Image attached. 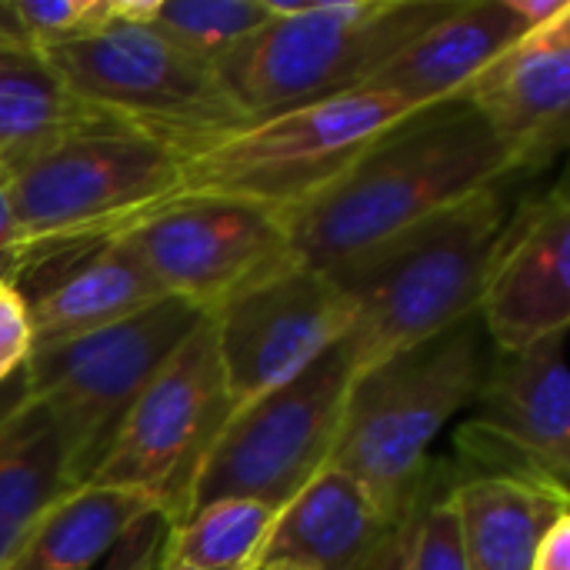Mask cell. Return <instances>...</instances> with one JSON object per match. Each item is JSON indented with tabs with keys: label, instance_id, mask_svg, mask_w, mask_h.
Listing matches in <instances>:
<instances>
[{
	"label": "cell",
	"instance_id": "obj_1",
	"mask_svg": "<svg viewBox=\"0 0 570 570\" xmlns=\"http://www.w3.org/2000/svg\"><path fill=\"white\" fill-rule=\"evenodd\" d=\"M501 180H518L511 154L461 94L421 107L371 140L327 190L284 214L294 261L327 271Z\"/></svg>",
	"mask_w": 570,
	"mask_h": 570
},
{
	"label": "cell",
	"instance_id": "obj_32",
	"mask_svg": "<svg viewBox=\"0 0 570 570\" xmlns=\"http://www.w3.org/2000/svg\"><path fill=\"white\" fill-rule=\"evenodd\" d=\"M407 524V521H404ZM371 570H407V531L401 528L397 538L387 544V551L381 554V561Z\"/></svg>",
	"mask_w": 570,
	"mask_h": 570
},
{
	"label": "cell",
	"instance_id": "obj_17",
	"mask_svg": "<svg viewBox=\"0 0 570 570\" xmlns=\"http://www.w3.org/2000/svg\"><path fill=\"white\" fill-rule=\"evenodd\" d=\"M401 528L377 511L371 494L351 474L327 464L287 508H281L257 564L371 570Z\"/></svg>",
	"mask_w": 570,
	"mask_h": 570
},
{
	"label": "cell",
	"instance_id": "obj_4",
	"mask_svg": "<svg viewBox=\"0 0 570 570\" xmlns=\"http://www.w3.org/2000/svg\"><path fill=\"white\" fill-rule=\"evenodd\" d=\"M458 0H267L271 23L237 43L217 73L254 117L331 100L364 83Z\"/></svg>",
	"mask_w": 570,
	"mask_h": 570
},
{
	"label": "cell",
	"instance_id": "obj_18",
	"mask_svg": "<svg viewBox=\"0 0 570 570\" xmlns=\"http://www.w3.org/2000/svg\"><path fill=\"white\" fill-rule=\"evenodd\" d=\"M528 27L508 0H458L434 27L397 50L364 90H381L411 110L451 100Z\"/></svg>",
	"mask_w": 570,
	"mask_h": 570
},
{
	"label": "cell",
	"instance_id": "obj_20",
	"mask_svg": "<svg viewBox=\"0 0 570 570\" xmlns=\"http://www.w3.org/2000/svg\"><path fill=\"white\" fill-rule=\"evenodd\" d=\"M124 130L67 90L33 47L0 43V174L60 137Z\"/></svg>",
	"mask_w": 570,
	"mask_h": 570
},
{
	"label": "cell",
	"instance_id": "obj_11",
	"mask_svg": "<svg viewBox=\"0 0 570 570\" xmlns=\"http://www.w3.org/2000/svg\"><path fill=\"white\" fill-rule=\"evenodd\" d=\"M124 240L167 297L200 314L297 264L284 214L230 197H174Z\"/></svg>",
	"mask_w": 570,
	"mask_h": 570
},
{
	"label": "cell",
	"instance_id": "obj_16",
	"mask_svg": "<svg viewBox=\"0 0 570 570\" xmlns=\"http://www.w3.org/2000/svg\"><path fill=\"white\" fill-rule=\"evenodd\" d=\"M13 287L27 304L33 351L114 327L167 297L124 234L37 261L17 274Z\"/></svg>",
	"mask_w": 570,
	"mask_h": 570
},
{
	"label": "cell",
	"instance_id": "obj_21",
	"mask_svg": "<svg viewBox=\"0 0 570 570\" xmlns=\"http://www.w3.org/2000/svg\"><path fill=\"white\" fill-rule=\"evenodd\" d=\"M150 511H157V504L140 494L80 484L37 518L0 570H90Z\"/></svg>",
	"mask_w": 570,
	"mask_h": 570
},
{
	"label": "cell",
	"instance_id": "obj_14",
	"mask_svg": "<svg viewBox=\"0 0 570 570\" xmlns=\"http://www.w3.org/2000/svg\"><path fill=\"white\" fill-rule=\"evenodd\" d=\"M481 324L498 354H518L570 321V207L564 184L521 200L501 234Z\"/></svg>",
	"mask_w": 570,
	"mask_h": 570
},
{
	"label": "cell",
	"instance_id": "obj_9",
	"mask_svg": "<svg viewBox=\"0 0 570 570\" xmlns=\"http://www.w3.org/2000/svg\"><path fill=\"white\" fill-rule=\"evenodd\" d=\"M227 421L230 397L207 314L134 401L87 484L140 494L174 528L184 521L197 471Z\"/></svg>",
	"mask_w": 570,
	"mask_h": 570
},
{
	"label": "cell",
	"instance_id": "obj_5",
	"mask_svg": "<svg viewBox=\"0 0 570 570\" xmlns=\"http://www.w3.org/2000/svg\"><path fill=\"white\" fill-rule=\"evenodd\" d=\"M180 167L174 154L130 130L70 134L23 157L0 174L13 207L20 271L120 237L177 197Z\"/></svg>",
	"mask_w": 570,
	"mask_h": 570
},
{
	"label": "cell",
	"instance_id": "obj_12",
	"mask_svg": "<svg viewBox=\"0 0 570 570\" xmlns=\"http://www.w3.org/2000/svg\"><path fill=\"white\" fill-rule=\"evenodd\" d=\"M210 321L237 414L347 341L354 311L324 271L294 264L230 297Z\"/></svg>",
	"mask_w": 570,
	"mask_h": 570
},
{
	"label": "cell",
	"instance_id": "obj_2",
	"mask_svg": "<svg viewBox=\"0 0 570 570\" xmlns=\"http://www.w3.org/2000/svg\"><path fill=\"white\" fill-rule=\"evenodd\" d=\"M511 187L514 180L484 187L324 271L354 311L344 341L354 374L478 314L518 207Z\"/></svg>",
	"mask_w": 570,
	"mask_h": 570
},
{
	"label": "cell",
	"instance_id": "obj_13",
	"mask_svg": "<svg viewBox=\"0 0 570 570\" xmlns=\"http://www.w3.org/2000/svg\"><path fill=\"white\" fill-rule=\"evenodd\" d=\"M568 331H558L518 354H498L458 428L461 461L474 474L518 478L568 494L570 377ZM471 474V478H474Z\"/></svg>",
	"mask_w": 570,
	"mask_h": 570
},
{
	"label": "cell",
	"instance_id": "obj_24",
	"mask_svg": "<svg viewBox=\"0 0 570 570\" xmlns=\"http://www.w3.org/2000/svg\"><path fill=\"white\" fill-rule=\"evenodd\" d=\"M271 20L267 0H157L150 27L174 47L217 67Z\"/></svg>",
	"mask_w": 570,
	"mask_h": 570
},
{
	"label": "cell",
	"instance_id": "obj_29",
	"mask_svg": "<svg viewBox=\"0 0 570 570\" xmlns=\"http://www.w3.org/2000/svg\"><path fill=\"white\" fill-rule=\"evenodd\" d=\"M531 570H570V518L558 521L541 541Z\"/></svg>",
	"mask_w": 570,
	"mask_h": 570
},
{
	"label": "cell",
	"instance_id": "obj_33",
	"mask_svg": "<svg viewBox=\"0 0 570 570\" xmlns=\"http://www.w3.org/2000/svg\"><path fill=\"white\" fill-rule=\"evenodd\" d=\"M250 570H291V568H277V564H254Z\"/></svg>",
	"mask_w": 570,
	"mask_h": 570
},
{
	"label": "cell",
	"instance_id": "obj_25",
	"mask_svg": "<svg viewBox=\"0 0 570 570\" xmlns=\"http://www.w3.org/2000/svg\"><path fill=\"white\" fill-rule=\"evenodd\" d=\"M454 478H448V468L438 464V481H434V468H431L404 524L407 570H468L461 521L451 501Z\"/></svg>",
	"mask_w": 570,
	"mask_h": 570
},
{
	"label": "cell",
	"instance_id": "obj_10",
	"mask_svg": "<svg viewBox=\"0 0 570 570\" xmlns=\"http://www.w3.org/2000/svg\"><path fill=\"white\" fill-rule=\"evenodd\" d=\"M351 381L354 364L341 341L291 384L230 414L197 471L187 514L220 498L287 508L331 464Z\"/></svg>",
	"mask_w": 570,
	"mask_h": 570
},
{
	"label": "cell",
	"instance_id": "obj_8",
	"mask_svg": "<svg viewBox=\"0 0 570 570\" xmlns=\"http://www.w3.org/2000/svg\"><path fill=\"white\" fill-rule=\"evenodd\" d=\"M414 114L391 94L351 90L254 120L180 167L177 197H230L294 210L327 190L387 127Z\"/></svg>",
	"mask_w": 570,
	"mask_h": 570
},
{
	"label": "cell",
	"instance_id": "obj_30",
	"mask_svg": "<svg viewBox=\"0 0 570 570\" xmlns=\"http://www.w3.org/2000/svg\"><path fill=\"white\" fill-rule=\"evenodd\" d=\"M511 10L518 13V20L534 30V27H544L551 20H558L561 13H568L570 3L568 0H508Z\"/></svg>",
	"mask_w": 570,
	"mask_h": 570
},
{
	"label": "cell",
	"instance_id": "obj_22",
	"mask_svg": "<svg viewBox=\"0 0 570 570\" xmlns=\"http://www.w3.org/2000/svg\"><path fill=\"white\" fill-rule=\"evenodd\" d=\"M67 494L57 438L37 404H23L0 441V568L37 518Z\"/></svg>",
	"mask_w": 570,
	"mask_h": 570
},
{
	"label": "cell",
	"instance_id": "obj_23",
	"mask_svg": "<svg viewBox=\"0 0 570 570\" xmlns=\"http://www.w3.org/2000/svg\"><path fill=\"white\" fill-rule=\"evenodd\" d=\"M277 514V508L250 498L200 504L170 528L157 570H250Z\"/></svg>",
	"mask_w": 570,
	"mask_h": 570
},
{
	"label": "cell",
	"instance_id": "obj_27",
	"mask_svg": "<svg viewBox=\"0 0 570 570\" xmlns=\"http://www.w3.org/2000/svg\"><path fill=\"white\" fill-rule=\"evenodd\" d=\"M33 351L27 304L10 281H0V384L23 371Z\"/></svg>",
	"mask_w": 570,
	"mask_h": 570
},
{
	"label": "cell",
	"instance_id": "obj_15",
	"mask_svg": "<svg viewBox=\"0 0 570 570\" xmlns=\"http://www.w3.org/2000/svg\"><path fill=\"white\" fill-rule=\"evenodd\" d=\"M461 97L504 144L518 177L544 170L570 134V10L518 37Z\"/></svg>",
	"mask_w": 570,
	"mask_h": 570
},
{
	"label": "cell",
	"instance_id": "obj_3",
	"mask_svg": "<svg viewBox=\"0 0 570 570\" xmlns=\"http://www.w3.org/2000/svg\"><path fill=\"white\" fill-rule=\"evenodd\" d=\"M494 361L481 314L354 374L331 464L351 474L391 524H404L434 461L431 448L464 414Z\"/></svg>",
	"mask_w": 570,
	"mask_h": 570
},
{
	"label": "cell",
	"instance_id": "obj_7",
	"mask_svg": "<svg viewBox=\"0 0 570 570\" xmlns=\"http://www.w3.org/2000/svg\"><path fill=\"white\" fill-rule=\"evenodd\" d=\"M204 317L197 307L164 297L114 327L30 351L27 401L43 411L57 438L67 491L87 484L134 401Z\"/></svg>",
	"mask_w": 570,
	"mask_h": 570
},
{
	"label": "cell",
	"instance_id": "obj_19",
	"mask_svg": "<svg viewBox=\"0 0 570 570\" xmlns=\"http://www.w3.org/2000/svg\"><path fill=\"white\" fill-rule=\"evenodd\" d=\"M451 501L468 570H531L548 531L568 518L564 491L518 478L458 474Z\"/></svg>",
	"mask_w": 570,
	"mask_h": 570
},
{
	"label": "cell",
	"instance_id": "obj_26",
	"mask_svg": "<svg viewBox=\"0 0 570 570\" xmlns=\"http://www.w3.org/2000/svg\"><path fill=\"white\" fill-rule=\"evenodd\" d=\"M167 534H170V521L160 511L144 514L107 551V558L100 561V570H157Z\"/></svg>",
	"mask_w": 570,
	"mask_h": 570
},
{
	"label": "cell",
	"instance_id": "obj_31",
	"mask_svg": "<svg viewBox=\"0 0 570 570\" xmlns=\"http://www.w3.org/2000/svg\"><path fill=\"white\" fill-rule=\"evenodd\" d=\"M23 404H27V387H23V371H20L7 384H0V441L13 428Z\"/></svg>",
	"mask_w": 570,
	"mask_h": 570
},
{
	"label": "cell",
	"instance_id": "obj_28",
	"mask_svg": "<svg viewBox=\"0 0 570 570\" xmlns=\"http://www.w3.org/2000/svg\"><path fill=\"white\" fill-rule=\"evenodd\" d=\"M17 271H20V240H17L10 194H7V184L0 177V281H10L13 284Z\"/></svg>",
	"mask_w": 570,
	"mask_h": 570
},
{
	"label": "cell",
	"instance_id": "obj_6",
	"mask_svg": "<svg viewBox=\"0 0 570 570\" xmlns=\"http://www.w3.org/2000/svg\"><path fill=\"white\" fill-rule=\"evenodd\" d=\"M40 53L73 97L180 164L254 124L214 63L174 47L154 27L114 23Z\"/></svg>",
	"mask_w": 570,
	"mask_h": 570
}]
</instances>
